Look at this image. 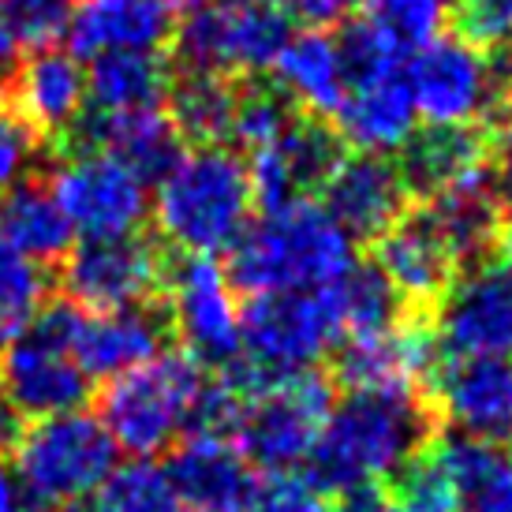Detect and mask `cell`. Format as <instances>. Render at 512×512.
<instances>
[{"label":"cell","instance_id":"6da1fadb","mask_svg":"<svg viewBox=\"0 0 512 512\" xmlns=\"http://www.w3.org/2000/svg\"><path fill=\"white\" fill-rule=\"evenodd\" d=\"M228 255V277L247 296L318 292L356 262V240L326 206L296 199L266 206L258 221H247Z\"/></svg>","mask_w":512,"mask_h":512},{"label":"cell","instance_id":"7a4b0ae2","mask_svg":"<svg viewBox=\"0 0 512 512\" xmlns=\"http://www.w3.org/2000/svg\"><path fill=\"white\" fill-rule=\"evenodd\" d=\"M427 438V415L415 397L397 393H348L333 400L322 434L311 449V479L326 494L374 490L397 479Z\"/></svg>","mask_w":512,"mask_h":512},{"label":"cell","instance_id":"3957f363","mask_svg":"<svg viewBox=\"0 0 512 512\" xmlns=\"http://www.w3.org/2000/svg\"><path fill=\"white\" fill-rule=\"evenodd\" d=\"M255 187L236 150L221 143H199L180 150L154 180L150 214L161 240L184 255L228 251L251 221Z\"/></svg>","mask_w":512,"mask_h":512},{"label":"cell","instance_id":"277c9868","mask_svg":"<svg viewBox=\"0 0 512 512\" xmlns=\"http://www.w3.org/2000/svg\"><path fill=\"white\" fill-rule=\"evenodd\" d=\"M210 404V378L187 352H157L139 367L109 378L101 397V423L120 453L146 456L172 449L187 430L202 427Z\"/></svg>","mask_w":512,"mask_h":512},{"label":"cell","instance_id":"5b68a950","mask_svg":"<svg viewBox=\"0 0 512 512\" xmlns=\"http://www.w3.org/2000/svg\"><path fill=\"white\" fill-rule=\"evenodd\" d=\"M8 449L12 479L34 512H79L109 479L120 453L105 423L83 408L30 419Z\"/></svg>","mask_w":512,"mask_h":512},{"label":"cell","instance_id":"8992f818","mask_svg":"<svg viewBox=\"0 0 512 512\" xmlns=\"http://www.w3.org/2000/svg\"><path fill=\"white\" fill-rule=\"evenodd\" d=\"M79 307L53 303L0 344V404L15 419L75 412L90 400V374L75 359L72 333Z\"/></svg>","mask_w":512,"mask_h":512},{"label":"cell","instance_id":"52a82bcc","mask_svg":"<svg viewBox=\"0 0 512 512\" xmlns=\"http://www.w3.org/2000/svg\"><path fill=\"white\" fill-rule=\"evenodd\" d=\"M341 45L348 60V86L337 113L329 116L337 124V135L363 154H400L419 131V113L404 79V57L385 49L359 23L344 34Z\"/></svg>","mask_w":512,"mask_h":512},{"label":"cell","instance_id":"ba28073f","mask_svg":"<svg viewBox=\"0 0 512 512\" xmlns=\"http://www.w3.org/2000/svg\"><path fill=\"white\" fill-rule=\"evenodd\" d=\"M288 34V15L273 0H210L184 15L176 53L187 72L240 79L270 72Z\"/></svg>","mask_w":512,"mask_h":512},{"label":"cell","instance_id":"9c48e42d","mask_svg":"<svg viewBox=\"0 0 512 512\" xmlns=\"http://www.w3.org/2000/svg\"><path fill=\"white\" fill-rule=\"evenodd\" d=\"M415 113L427 128H479L501 105V86L486 49L464 38H434L404 57Z\"/></svg>","mask_w":512,"mask_h":512},{"label":"cell","instance_id":"30bf717a","mask_svg":"<svg viewBox=\"0 0 512 512\" xmlns=\"http://www.w3.org/2000/svg\"><path fill=\"white\" fill-rule=\"evenodd\" d=\"M49 191L86 240L128 236L139 232V225L150 217V180L98 146H83L57 161Z\"/></svg>","mask_w":512,"mask_h":512},{"label":"cell","instance_id":"8fae6325","mask_svg":"<svg viewBox=\"0 0 512 512\" xmlns=\"http://www.w3.org/2000/svg\"><path fill=\"white\" fill-rule=\"evenodd\" d=\"M169 326L199 363H232L240 356V288L214 255H184L165 273Z\"/></svg>","mask_w":512,"mask_h":512},{"label":"cell","instance_id":"7c38bea8","mask_svg":"<svg viewBox=\"0 0 512 512\" xmlns=\"http://www.w3.org/2000/svg\"><path fill=\"white\" fill-rule=\"evenodd\" d=\"M341 333L333 326L329 303L318 292H270L251 296L243 307L240 352L262 374L314 370Z\"/></svg>","mask_w":512,"mask_h":512},{"label":"cell","instance_id":"4fadbf2b","mask_svg":"<svg viewBox=\"0 0 512 512\" xmlns=\"http://www.w3.org/2000/svg\"><path fill=\"white\" fill-rule=\"evenodd\" d=\"M434 344L456 359H512V262H479L438 296Z\"/></svg>","mask_w":512,"mask_h":512},{"label":"cell","instance_id":"5bb4252c","mask_svg":"<svg viewBox=\"0 0 512 512\" xmlns=\"http://www.w3.org/2000/svg\"><path fill=\"white\" fill-rule=\"evenodd\" d=\"M161 281V255L139 232L83 240L64 255V296L79 311L146 307Z\"/></svg>","mask_w":512,"mask_h":512},{"label":"cell","instance_id":"9a60e30c","mask_svg":"<svg viewBox=\"0 0 512 512\" xmlns=\"http://www.w3.org/2000/svg\"><path fill=\"white\" fill-rule=\"evenodd\" d=\"M169 479L187 512H251L258 494L255 464L217 427L187 430L172 445Z\"/></svg>","mask_w":512,"mask_h":512},{"label":"cell","instance_id":"2e32d148","mask_svg":"<svg viewBox=\"0 0 512 512\" xmlns=\"http://www.w3.org/2000/svg\"><path fill=\"white\" fill-rule=\"evenodd\" d=\"M430 393L453 434L512 441V359L445 356L430 370Z\"/></svg>","mask_w":512,"mask_h":512},{"label":"cell","instance_id":"e0dca14e","mask_svg":"<svg viewBox=\"0 0 512 512\" xmlns=\"http://www.w3.org/2000/svg\"><path fill=\"white\" fill-rule=\"evenodd\" d=\"M408 184L385 154H341L322 184V206L352 240H378L404 217Z\"/></svg>","mask_w":512,"mask_h":512},{"label":"cell","instance_id":"ac0fdd59","mask_svg":"<svg viewBox=\"0 0 512 512\" xmlns=\"http://www.w3.org/2000/svg\"><path fill=\"white\" fill-rule=\"evenodd\" d=\"M434 333L415 322H393L389 329L348 337L337 356V378L348 393H397L415 397V389L434 370Z\"/></svg>","mask_w":512,"mask_h":512},{"label":"cell","instance_id":"d6986e66","mask_svg":"<svg viewBox=\"0 0 512 512\" xmlns=\"http://www.w3.org/2000/svg\"><path fill=\"white\" fill-rule=\"evenodd\" d=\"M337 139L322 128V120L296 116L273 143L251 154L247 172L251 187L262 206H285V202L307 199L311 191H322L329 169L337 161Z\"/></svg>","mask_w":512,"mask_h":512},{"label":"cell","instance_id":"ffe728a7","mask_svg":"<svg viewBox=\"0 0 512 512\" xmlns=\"http://www.w3.org/2000/svg\"><path fill=\"white\" fill-rule=\"evenodd\" d=\"M12 109L38 135H64L83 124L86 72L72 49L42 45L27 60H19L12 75Z\"/></svg>","mask_w":512,"mask_h":512},{"label":"cell","instance_id":"44dd1931","mask_svg":"<svg viewBox=\"0 0 512 512\" xmlns=\"http://www.w3.org/2000/svg\"><path fill=\"white\" fill-rule=\"evenodd\" d=\"M64 34L75 57L86 60L105 53H157L172 34V12L161 0H75Z\"/></svg>","mask_w":512,"mask_h":512},{"label":"cell","instance_id":"7402d4cb","mask_svg":"<svg viewBox=\"0 0 512 512\" xmlns=\"http://www.w3.org/2000/svg\"><path fill=\"white\" fill-rule=\"evenodd\" d=\"M374 266L382 273L389 288L397 292L404 303H430L438 299L445 288L453 285L460 273L456 255L445 247L434 225L427 221L423 210L404 214L397 225H389L378 236V258Z\"/></svg>","mask_w":512,"mask_h":512},{"label":"cell","instance_id":"603a6c76","mask_svg":"<svg viewBox=\"0 0 512 512\" xmlns=\"http://www.w3.org/2000/svg\"><path fill=\"white\" fill-rule=\"evenodd\" d=\"M273 90L307 116H333L348 86V60L337 34L322 27H307L288 34L273 60Z\"/></svg>","mask_w":512,"mask_h":512},{"label":"cell","instance_id":"cb8c5ba5","mask_svg":"<svg viewBox=\"0 0 512 512\" xmlns=\"http://www.w3.org/2000/svg\"><path fill=\"white\" fill-rule=\"evenodd\" d=\"M165 344V322L150 307L79 311L72 333L75 359L90 378H116L154 359Z\"/></svg>","mask_w":512,"mask_h":512},{"label":"cell","instance_id":"d4e9b609","mask_svg":"<svg viewBox=\"0 0 512 512\" xmlns=\"http://www.w3.org/2000/svg\"><path fill=\"white\" fill-rule=\"evenodd\" d=\"M400 154V176L408 191H419L427 199L456 184L490 176V146L475 128H423Z\"/></svg>","mask_w":512,"mask_h":512},{"label":"cell","instance_id":"484cf974","mask_svg":"<svg viewBox=\"0 0 512 512\" xmlns=\"http://www.w3.org/2000/svg\"><path fill=\"white\" fill-rule=\"evenodd\" d=\"M423 214L456 255V262L483 258L501 236V202L494 191V172L430 195Z\"/></svg>","mask_w":512,"mask_h":512},{"label":"cell","instance_id":"4316f807","mask_svg":"<svg viewBox=\"0 0 512 512\" xmlns=\"http://www.w3.org/2000/svg\"><path fill=\"white\" fill-rule=\"evenodd\" d=\"M434 456L453 483L460 512H512V449L505 441L453 434Z\"/></svg>","mask_w":512,"mask_h":512},{"label":"cell","instance_id":"83f0119b","mask_svg":"<svg viewBox=\"0 0 512 512\" xmlns=\"http://www.w3.org/2000/svg\"><path fill=\"white\" fill-rule=\"evenodd\" d=\"M83 135L86 146L109 150L135 172H143L146 180H157L180 154V131L161 105L131 113H94L83 124Z\"/></svg>","mask_w":512,"mask_h":512},{"label":"cell","instance_id":"f1b7e54d","mask_svg":"<svg viewBox=\"0 0 512 512\" xmlns=\"http://www.w3.org/2000/svg\"><path fill=\"white\" fill-rule=\"evenodd\" d=\"M172 72L157 53H105L90 60L86 105L94 113L157 109L169 98Z\"/></svg>","mask_w":512,"mask_h":512},{"label":"cell","instance_id":"f546056e","mask_svg":"<svg viewBox=\"0 0 512 512\" xmlns=\"http://www.w3.org/2000/svg\"><path fill=\"white\" fill-rule=\"evenodd\" d=\"M0 225L12 236V243L34 262H64L75 247V228L64 217L57 195L49 184L27 180L0 195Z\"/></svg>","mask_w":512,"mask_h":512},{"label":"cell","instance_id":"4dcf8cb0","mask_svg":"<svg viewBox=\"0 0 512 512\" xmlns=\"http://www.w3.org/2000/svg\"><path fill=\"white\" fill-rule=\"evenodd\" d=\"M322 296L341 341L389 329L393 322H400V307H404V299L389 288L378 266H359V262H352L333 285L322 288Z\"/></svg>","mask_w":512,"mask_h":512},{"label":"cell","instance_id":"1f68e13d","mask_svg":"<svg viewBox=\"0 0 512 512\" xmlns=\"http://www.w3.org/2000/svg\"><path fill=\"white\" fill-rule=\"evenodd\" d=\"M359 8V27L397 57L423 49L453 23V0H359Z\"/></svg>","mask_w":512,"mask_h":512},{"label":"cell","instance_id":"d6a6232c","mask_svg":"<svg viewBox=\"0 0 512 512\" xmlns=\"http://www.w3.org/2000/svg\"><path fill=\"white\" fill-rule=\"evenodd\" d=\"M236 86L232 79L206 72H187L184 79H172L169 86V120L180 135L195 143H221L228 139L232 109H236Z\"/></svg>","mask_w":512,"mask_h":512},{"label":"cell","instance_id":"836d02e7","mask_svg":"<svg viewBox=\"0 0 512 512\" xmlns=\"http://www.w3.org/2000/svg\"><path fill=\"white\" fill-rule=\"evenodd\" d=\"M83 512H187L176 486L169 479V468L157 460L131 456L128 464H116L109 479L94 490Z\"/></svg>","mask_w":512,"mask_h":512},{"label":"cell","instance_id":"e575fe53","mask_svg":"<svg viewBox=\"0 0 512 512\" xmlns=\"http://www.w3.org/2000/svg\"><path fill=\"white\" fill-rule=\"evenodd\" d=\"M45 292H49L45 266L23 255L0 225V341L42 311Z\"/></svg>","mask_w":512,"mask_h":512},{"label":"cell","instance_id":"d590c367","mask_svg":"<svg viewBox=\"0 0 512 512\" xmlns=\"http://www.w3.org/2000/svg\"><path fill=\"white\" fill-rule=\"evenodd\" d=\"M382 512H460L456 509V490L438 456H415L397 475L389 498H382Z\"/></svg>","mask_w":512,"mask_h":512},{"label":"cell","instance_id":"8d00e7d4","mask_svg":"<svg viewBox=\"0 0 512 512\" xmlns=\"http://www.w3.org/2000/svg\"><path fill=\"white\" fill-rule=\"evenodd\" d=\"M292 120H296V109L277 90H262V86L240 90L236 109H232V124H228V139L247 154H255L266 143H273Z\"/></svg>","mask_w":512,"mask_h":512},{"label":"cell","instance_id":"74e56055","mask_svg":"<svg viewBox=\"0 0 512 512\" xmlns=\"http://www.w3.org/2000/svg\"><path fill=\"white\" fill-rule=\"evenodd\" d=\"M72 4L75 0H0V23L19 45L42 49L64 34Z\"/></svg>","mask_w":512,"mask_h":512},{"label":"cell","instance_id":"f35d334b","mask_svg":"<svg viewBox=\"0 0 512 512\" xmlns=\"http://www.w3.org/2000/svg\"><path fill=\"white\" fill-rule=\"evenodd\" d=\"M42 165V135L12 105H0V195L34 180Z\"/></svg>","mask_w":512,"mask_h":512},{"label":"cell","instance_id":"ab89813d","mask_svg":"<svg viewBox=\"0 0 512 512\" xmlns=\"http://www.w3.org/2000/svg\"><path fill=\"white\" fill-rule=\"evenodd\" d=\"M453 23L464 42L501 53L512 45V0H453Z\"/></svg>","mask_w":512,"mask_h":512},{"label":"cell","instance_id":"60d3db41","mask_svg":"<svg viewBox=\"0 0 512 512\" xmlns=\"http://www.w3.org/2000/svg\"><path fill=\"white\" fill-rule=\"evenodd\" d=\"M251 512H333V501L311 475L303 479L296 471H273L266 483H258Z\"/></svg>","mask_w":512,"mask_h":512},{"label":"cell","instance_id":"b9f144b4","mask_svg":"<svg viewBox=\"0 0 512 512\" xmlns=\"http://www.w3.org/2000/svg\"><path fill=\"white\" fill-rule=\"evenodd\" d=\"M288 19H296L303 27H337L359 8V0H273Z\"/></svg>","mask_w":512,"mask_h":512},{"label":"cell","instance_id":"7bdbcfd3","mask_svg":"<svg viewBox=\"0 0 512 512\" xmlns=\"http://www.w3.org/2000/svg\"><path fill=\"white\" fill-rule=\"evenodd\" d=\"M494 191H498L501 214L509 217V225H505V251H509V262H512V131H505V139H501L498 169H494Z\"/></svg>","mask_w":512,"mask_h":512},{"label":"cell","instance_id":"ee69618b","mask_svg":"<svg viewBox=\"0 0 512 512\" xmlns=\"http://www.w3.org/2000/svg\"><path fill=\"white\" fill-rule=\"evenodd\" d=\"M333 512H382V494L378 490H348L333 505Z\"/></svg>","mask_w":512,"mask_h":512},{"label":"cell","instance_id":"f6af8a7d","mask_svg":"<svg viewBox=\"0 0 512 512\" xmlns=\"http://www.w3.org/2000/svg\"><path fill=\"white\" fill-rule=\"evenodd\" d=\"M0 512H34L23 501V494H19V486H15V479L8 471H0Z\"/></svg>","mask_w":512,"mask_h":512},{"label":"cell","instance_id":"bcb514c9","mask_svg":"<svg viewBox=\"0 0 512 512\" xmlns=\"http://www.w3.org/2000/svg\"><path fill=\"white\" fill-rule=\"evenodd\" d=\"M494 72H498L501 98H512V45L509 49H501V57L494 60Z\"/></svg>","mask_w":512,"mask_h":512},{"label":"cell","instance_id":"7dc6e473","mask_svg":"<svg viewBox=\"0 0 512 512\" xmlns=\"http://www.w3.org/2000/svg\"><path fill=\"white\" fill-rule=\"evenodd\" d=\"M12 438H15V412L8 404H0V449L12 445Z\"/></svg>","mask_w":512,"mask_h":512},{"label":"cell","instance_id":"c3c4849f","mask_svg":"<svg viewBox=\"0 0 512 512\" xmlns=\"http://www.w3.org/2000/svg\"><path fill=\"white\" fill-rule=\"evenodd\" d=\"M169 12H195V8H202V4H210V0H161Z\"/></svg>","mask_w":512,"mask_h":512}]
</instances>
